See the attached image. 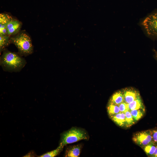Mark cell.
I'll return each mask as SVG.
<instances>
[{
    "label": "cell",
    "mask_w": 157,
    "mask_h": 157,
    "mask_svg": "<svg viewBox=\"0 0 157 157\" xmlns=\"http://www.w3.org/2000/svg\"><path fill=\"white\" fill-rule=\"evenodd\" d=\"M0 57V65L3 70L9 72H19L25 67L27 62L18 53L5 49Z\"/></svg>",
    "instance_id": "cell-1"
},
{
    "label": "cell",
    "mask_w": 157,
    "mask_h": 157,
    "mask_svg": "<svg viewBox=\"0 0 157 157\" xmlns=\"http://www.w3.org/2000/svg\"><path fill=\"white\" fill-rule=\"evenodd\" d=\"M10 42L16 47L18 50V53L21 56H27L33 52V48L31 39L24 32H19L10 37Z\"/></svg>",
    "instance_id": "cell-2"
},
{
    "label": "cell",
    "mask_w": 157,
    "mask_h": 157,
    "mask_svg": "<svg viewBox=\"0 0 157 157\" xmlns=\"http://www.w3.org/2000/svg\"><path fill=\"white\" fill-rule=\"evenodd\" d=\"M89 138V134L85 129L73 127L61 134L59 145L64 146L82 140H88Z\"/></svg>",
    "instance_id": "cell-3"
},
{
    "label": "cell",
    "mask_w": 157,
    "mask_h": 157,
    "mask_svg": "<svg viewBox=\"0 0 157 157\" xmlns=\"http://www.w3.org/2000/svg\"><path fill=\"white\" fill-rule=\"evenodd\" d=\"M141 25L148 35L153 38H157V11L145 18L142 21Z\"/></svg>",
    "instance_id": "cell-4"
},
{
    "label": "cell",
    "mask_w": 157,
    "mask_h": 157,
    "mask_svg": "<svg viewBox=\"0 0 157 157\" xmlns=\"http://www.w3.org/2000/svg\"><path fill=\"white\" fill-rule=\"evenodd\" d=\"M132 140L135 143L142 148L153 141L152 130L137 132L133 135Z\"/></svg>",
    "instance_id": "cell-5"
},
{
    "label": "cell",
    "mask_w": 157,
    "mask_h": 157,
    "mask_svg": "<svg viewBox=\"0 0 157 157\" xmlns=\"http://www.w3.org/2000/svg\"><path fill=\"white\" fill-rule=\"evenodd\" d=\"M22 25L21 22L11 18L6 26L7 35L10 37L18 33L20 30Z\"/></svg>",
    "instance_id": "cell-6"
},
{
    "label": "cell",
    "mask_w": 157,
    "mask_h": 157,
    "mask_svg": "<svg viewBox=\"0 0 157 157\" xmlns=\"http://www.w3.org/2000/svg\"><path fill=\"white\" fill-rule=\"evenodd\" d=\"M124 101L129 104L140 96L139 92L133 88H126L122 89Z\"/></svg>",
    "instance_id": "cell-7"
},
{
    "label": "cell",
    "mask_w": 157,
    "mask_h": 157,
    "mask_svg": "<svg viewBox=\"0 0 157 157\" xmlns=\"http://www.w3.org/2000/svg\"><path fill=\"white\" fill-rule=\"evenodd\" d=\"M82 146L81 144L74 145L68 147L66 149L65 156L78 157L80 154Z\"/></svg>",
    "instance_id": "cell-8"
},
{
    "label": "cell",
    "mask_w": 157,
    "mask_h": 157,
    "mask_svg": "<svg viewBox=\"0 0 157 157\" xmlns=\"http://www.w3.org/2000/svg\"><path fill=\"white\" fill-rule=\"evenodd\" d=\"M12 17L8 15L2 13L0 14V35H7V25Z\"/></svg>",
    "instance_id": "cell-9"
},
{
    "label": "cell",
    "mask_w": 157,
    "mask_h": 157,
    "mask_svg": "<svg viewBox=\"0 0 157 157\" xmlns=\"http://www.w3.org/2000/svg\"><path fill=\"white\" fill-rule=\"evenodd\" d=\"M109 117L117 125L122 127H125L126 122L124 113L120 112Z\"/></svg>",
    "instance_id": "cell-10"
},
{
    "label": "cell",
    "mask_w": 157,
    "mask_h": 157,
    "mask_svg": "<svg viewBox=\"0 0 157 157\" xmlns=\"http://www.w3.org/2000/svg\"><path fill=\"white\" fill-rule=\"evenodd\" d=\"M124 101L123 92L122 90L114 93L110 98L108 102L118 105Z\"/></svg>",
    "instance_id": "cell-11"
},
{
    "label": "cell",
    "mask_w": 157,
    "mask_h": 157,
    "mask_svg": "<svg viewBox=\"0 0 157 157\" xmlns=\"http://www.w3.org/2000/svg\"><path fill=\"white\" fill-rule=\"evenodd\" d=\"M130 110L134 109H141L145 110V107L140 96L128 104Z\"/></svg>",
    "instance_id": "cell-12"
},
{
    "label": "cell",
    "mask_w": 157,
    "mask_h": 157,
    "mask_svg": "<svg viewBox=\"0 0 157 157\" xmlns=\"http://www.w3.org/2000/svg\"><path fill=\"white\" fill-rule=\"evenodd\" d=\"M156 145L157 144L153 141L143 147L142 148L148 156L153 157L155 151Z\"/></svg>",
    "instance_id": "cell-13"
},
{
    "label": "cell",
    "mask_w": 157,
    "mask_h": 157,
    "mask_svg": "<svg viewBox=\"0 0 157 157\" xmlns=\"http://www.w3.org/2000/svg\"><path fill=\"white\" fill-rule=\"evenodd\" d=\"M10 37L8 35H0V52L3 51L8 47L10 42Z\"/></svg>",
    "instance_id": "cell-14"
},
{
    "label": "cell",
    "mask_w": 157,
    "mask_h": 157,
    "mask_svg": "<svg viewBox=\"0 0 157 157\" xmlns=\"http://www.w3.org/2000/svg\"><path fill=\"white\" fill-rule=\"evenodd\" d=\"M107 110L109 117L120 112L118 105L109 102L107 106Z\"/></svg>",
    "instance_id": "cell-15"
},
{
    "label": "cell",
    "mask_w": 157,
    "mask_h": 157,
    "mask_svg": "<svg viewBox=\"0 0 157 157\" xmlns=\"http://www.w3.org/2000/svg\"><path fill=\"white\" fill-rule=\"evenodd\" d=\"M63 146L59 145L58 147L55 150L47 152L41 155L38 156L39 157H54L58 155L63 150Z\"/></svg>",
    "instance_id": "cell-16"
},
{
    "label": "cell",
    "mask_w": 157,
    "mask_h": 157,
    "mask_svg": "<svg viewBox=\"0 0 157 157\" xmlns=\"http://www.w3.org/2000/svg\"><path fill=\"white\" fill-rule=\"evenodd\" d=\"M133 118L135 122L139 120L144 115L145 110L142 109H134L130 110Z\"/></svg>",
    "instance_id": "cell-17"
},
{
    "label": "cell",
    "mask_w": 157,
    "mask_h": 157,
    "mask_svg": "<svg viewBox=\"0 0 157 157\" xmlns=\"http://www.w3.org/2000/svg\"><path fill=\"white\" fill-rule=\"evenodd\" d=\"M125 128H129L134 124L135 122L134 121L130 110L125 113Z\"/></svg>",
    "instance_id": "cell-18"
},
{
    "label": "cell",
    "mask_w": 157,
    "mask_h": 157,
    "mask_svg": "<svg viewBox=\"0 0 157 157\" xmlns=\"http://www.w3.org/2000/svg\"><path fill=\"white\" fill-rule=\"evenodd\" d=\"M120 112L125 113V112L130 110L128 104L124 101L118 105Z\"/></svg>",
    "instance_id": "cell-19"
},
{
    "label": "cell",
    "mask_w": 157,
    "mask_h": 157,
    "mask_svg": "<svg viewBox=\"0 0 157 157\" xmlns=\"http://www.w3.org/2000/svg\"><path fill=\"white\" fill-rule=\"evenodd\" d=\"M152 134L153 141L157 144V129L152 130Z\"/></svg>",
    "instance_id": "cell-20"
},
{
    "label": "cell",
    "mask_w": 157,
    "mask_h": 157,
    "mask_svg": "<svg viewBox=\"0 0 157 157\" xmlns=\"http://www.w3.org/2000/svg\"><path fill=\"white\" fill-rule=\"evenodd\" d=\"M153 157H157V144L156 145L155 151Z\"/></svg>",
    "instance_id": "cell-21"
},
{
    "label": "cell",
    "mask_w": 157,
    "mask_h": 157,
    "mask_svg": "<svg viewBox=\"0 0 157 157\" xmlns=\"http://www.w3.org/2000/svg\"><path fill=\"white\" fill-rule=\"evenodd\" d=\"M154 56L157 60V51H154Z\"/></svg>",
    "instance_id": "cell-22"
}]
</instances>
